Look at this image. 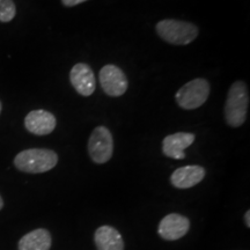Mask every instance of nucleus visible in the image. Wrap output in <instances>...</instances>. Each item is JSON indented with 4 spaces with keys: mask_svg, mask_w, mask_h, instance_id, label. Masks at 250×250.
I'll return each mask as SVG.
<instances>
[{
    "mask_svg": "<svg viewBox=\"0 0 250 250\" xmlns=\"http://www.w3.org/2000/svg\"><path fill=\"white\" fill-rule=\"evenodd\" d=\"M249 107V92L247 83L236 80L228 90L225 103V121L232 127H240L247 120Z\"/></svg>",
    "mask_w": 250,
    "mask_h": 250,
    "instance_id": "1",
    "label": "nucleus"
},
{
    "mask_svg": "<svg viewBox=\"0 0 250 250\" xmlns=\"http://www.w3.org/2000/svg\"><path fill=\"white\" fill-rule=\"evenodd\" d=\"M58 164L57 153L48 148H29L14 158L18 170L27 174H42L51 170Z\"/></svg>",
    "mask_w": 250,
    "mask_h": 250,
    "instance_id": "2",
    "label": "nucleus"
},
{
    "mask_svg": "<svg viewBox=\"0 0 250 250\" xmlns=\"http://www.w3.org/2000/svg\"><path fill=\"white\" fill-rule=\"evenodd\" d=\"M156 33L162 40L174 45L190 44L198 36V28L187 21L166 19L156 23Z\"/></svg>",
    "mask_w": 250,
    "mask_h": 250,
    "instance_id": "3",
    "label": "nucleus"
},
{
    "mask_svg": "<svg viewBox=\"0 0 250 250\" xmlns=\"http://www.w3.org/2000/svg\"><path fill=\"white\" fill-rule=\"evenodd\" d=\"M210 95V83L208 80L197 78L190 80L177 90L175 100L186 110H193L204 104Z\"/></svg>",
    "mask_w": 250,
    "mask_h": 250,
    "instance_id": "4",
    "label": "nucleus"
},
{
    "mask_svg": "<svg viewBox=\"0 0 250 250\" xmlns=\"http://www.w3.org/2000/svg\"><path fill=\"white\" fill-rule=\"evenodd\" d=\"M88 154L98 165L107 164L114 154V138L109 129L98 126L93 130L88 139Z\"/></svg>",
    "mask_w": 250,
    "mask_h": 250,
    "instance_id": "5",
    "label": "nucleus"
},
{
    "mask_svg": "<svg viewBox=\"0 0 250 250\" xmlns=\"http://www.w3.org/2000/svg\"><path fill=\"white\" fill-rule=\"evenodd\" d=\"M99 80L103 92L111 98L122 96L126 92L127 86H129L124 72L116 65L112 64H108L101 68Z\"/></svg>",
    "mask_w": 250,
    "mask_h": 250,
    "instance_id": "6",
    "label": "nucleus"
},
{
    "mask_svg": "<svg viewBox=\"0 0 250 250\" xmlns=\"http://www.w3.org/2000/svg\"><path fill=\"white\" fill-rule=\"evenodd\" d=\"M190 229V220L179 213H170L159 224L158 233L164 240L176 241L183 237Z\"/></svg>",
    "mask_w": 250,
    "mask_h": 250,
    "instance_id": "7",
    "label": "nucleus"
},
{
    "mask_svg": "<svg viewBox=\"0 0 250 250\" xmlns=\"http://www.w3.org/2000/svg\"><path fill=\"white\" fill-rule=\"evenodd\" d=\"M71 85L78 94L83 96H90L96 87L95 74L92 67L85 62H78L70 72Z\"/></svg>",
    "mask_w": 250,
    "mask_h": 250,
    "instance_id": "8",
    "label": "nucleus"
},
{
    "mask_svg": "<svg viewBox=\"0 0 250 250\" xmlns=\"http://www.w3.org/2000/svg\"><path fill=\"white\" fill-rule=\"evenodd\" d=\"M57 120L55 115L44 109L30 111L24 118V126L35 136H48L55 130Z\"/></svg>",
    "mask_w": 250,
    "mask_h": 250,
    "instance_id": "9",
    "label": "nucleus"
},
{
    "mask_svg": "<svg viewBox=\"0 0 250 250\" xmlns=\"http://www.w3.org/2000/svg\"><path fill=\"white\" fill-rule=\"evenodd\" d=\"M196 136L189 132H177L167 136L162 142V153L175 160H183L186 158L184 149L190 147L195 142Z\"/></svg>",
    "mask_w": 250,
    "mask_h": 250,
    "instance_id": "10",
    "label": "nucleus"
},
{
    "mask_svg": "<svg viewBox=\"0 0 250 250\" xmlns=\"http://www.w3.org/2000/svg\"><path fill=\"white\" fill-rule=\"evenodd\" d=\"M205 174V168L202 166H184L171 174L170 183L177 189H189L201 183L204 180Z\"/></svg>",
    "mask_w": 250,
    "mask_h": 250,
    "instance_id": "11",
    "label": "nucleus"
},
{
    "mask_svg": "<svg viewBox=\"0 0 250 250\" xmlns=\"http://www.w3.org/2000/svg\"><path fill=\"white\" fill-rule=\"evenodd\" d=\"M94 242L98 250H124V241L121 233L111 226H101L95 230Z\"/></svg>",
    "mask_w": 250,
    "mask_h": 250,
    "instance_id": "12",
    "label": "nucleus"
},
{
    "mask_svg": "<svg viewBox=\"0 0 250 250\" xmlns=\"http://www.w3.org/2000/svg\"><path fill=\"white\" fill-rule=\"evenodd\" d=\"M52 245L51 234L44 228H37L20 239L19 250H50Z\"/></svg>",
    "mask_w": 250,
    "mask_h": 250,
    "instance_id": "13",
    "label": "nucleus"
},
{
    "mask_svg": "<svg viewBox=\"0 0 250 250\" xmlns=\"http://www.w3.org/2000/svg\"><path fill=\"white\" fill-rule=\"evenodd\" d=\"M17 15V7L13 0H0V22H11Z\"/></svg>",
    "mask_w": 250,
    "mask_h": 250,
    "instance_id": "14",
    "label": "nucleus"
},
{
    "mask_svg": "<svg viewBox=\"0 0 250 250\" xmlns=\"http://www.w3.org/2000/svg\"><path fill=\"white\" fill-rule=\"evenodd\" d=\"M85 1H88V0H62V5L66 6V7H74V6L83 4Z\"/></svg>",
    "mask_w": 250,
    "mask_h": 250,
    "instance_id": "15",
    "label": "nucleus"
},
{
    "mask_svg": "<svg viewBox=\"0 0 250 250\" xmlns=\"http://www.w3.org/2000/svg\"><path fill=\"white\" fill-rule=\"evenodd\" d=\"M245 221H246V226L247 227H250V211H247L246 212Z\"/></svg>",
    "mask_w": 250,
    "mask_h": 250,
    "instance_id": "16",
    "label": "nucleus"
},
{
    "mask_svg": "<svg viewBox=\"0 0 250 250\" xmlns=\"http://www.w3.org/2000/svg\"><path fill=\"white\" fill-rule=\"evenodd\" d=\"M2 208H4V201H2V197L0 196V210H2Z\"/></svg>",
    "mask_w": 250,
    "mask_h": 250,
    "instance_id": "17",
    "label": "nucleus"
},
{
    "mask_svg": "<svg viewBox=\"0 0 250 250\" xmlns=\"http://www.w3.org/2000/svg\"><path fill=\"white\" fill-rule=\"evenodd\" d=\"M1 109H2V104H1V102H0V114H1Z\"/></svg>",
    "mask_w": 250,
    "mask_h": 250,
    "instance_id": "18",
    "label": "nucleus"
}]
</instances>
